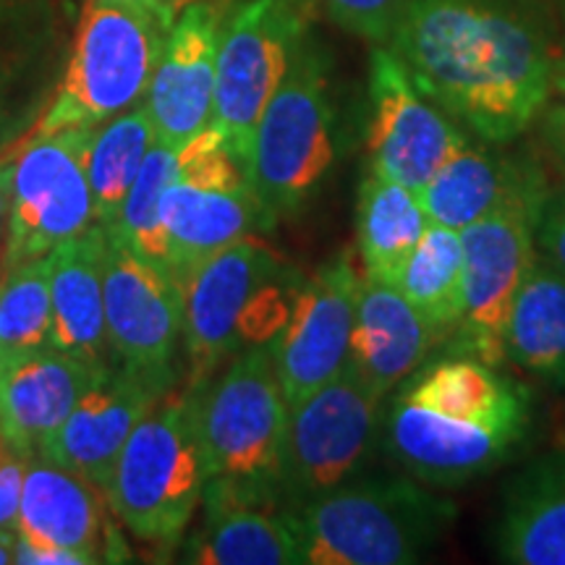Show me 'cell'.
<instances>
[{
  "mask_svg": "<svg viewBox=\"0 0 565 565\" xmlns=\"http://www.w3.org/2000/svg\"><path fill=\"white\" fill-rule=\"evenodd\" d=\"M387 47L471 137L508 145L553 95L557 51L519 0H406Z\"/></svg>",
  "mask_w": 565,
  "mask_h": 565,
  "instance_id": "1",
  "label": "cell"
},
{
  "mask_svg": "<svg viewBox=\"0 0 565 565\" xmlns=\"http://www.w3.org/2000/svg\"><path fill=\"white\" fill-rule=\"evenodd\" d=\"M526 385L469 353L422 364L387 406L385 450L406 475L456 490L511 461L532 435Z\"/></svg>",
  "mask_w": 565,
  "mask_h": 565,
  "instance_id": "2",
  "label": "cell"
},
{
  "mask_svg": "<svg viewBox=\"0 0 565 565\" xmlns=\"http://www.w3.org/2000/svg\"><path fill=\"white\" fill-rule=\"evenodd\" d=\"M286 515L301 565H412L450 532L458 505L412 475H359Z\"/></svg>",
  "mask_w": 565,
  "mask_h": 565,
  "instance_id": "3",
  "label": "cell"
},
{
  "mask_svg": "<svg viewBox=\"0 0 565 565\" xmlns=\"http://www.w3.org/2000/svg\"><path fill=\"white\" fill-rule=\"evenodd\" d=\"M301 282L299 270L257 236L192 267L181 280L189 385L207 380L238 351L270 343L291 315Z\"/></svg>",
  "mask_w": 565,
  "mask_h": 565,
  "instance_id": "4",
  "label": "cell"
},
{
  "mask_svg": "<svg viewBox=\"0 0 565 565\" xmlns=\"http://www.w3.org/2000/svg\"><path fill=\"white\" fill-rule=\"evenodd\" d=\"M338 160V113L330 61L312 32L259 116L246 181L267 225L291 221L312 204Z\"/></svg>",
  "mask_w": 565,
  "mask_h": 565,
  "instance_id": "5",
  "label": "cell"
},
{
  "mask_svg": "<svg viewBox=\"0 0 565 565\" xmlns=\"http://www.w3.org/2000/svg\"><path fill=\"white\" fill-rule=\"evenodd\" d=\"M186 387L192 393L207 482L280 505L278 477L288 404L270 343L238 351L225 370Z\"/></svg>",
  "mask_w": 565,
  "mask_h": 565,
  "instance_id": "6",
  "label": "cell"
},
{
  "mask_svg": "<svg viewBox=\"0 0 565 565\" xmlns=\"http://www.w3.org/2000/svg\"><path fill=\"white\" fill-rule=\"evenodd\" d=\"M175 19L121 0H87L53 100L30 137L95 129L145 100Z\"/></svg>",
  "mask_w": 565,
  "mask_h": 565,
  "instance_id": "7",
  "label": "cell"
},
{
  "mask_svg": "<svg viewBox=\"0 0 565 565\" xmlns=\"http://www.w3.org/2000/svg\"><path fill=\"white\" fill-rule=\"evenodd\" d=\"M207 479L186 387L168 391L134 427L103 494L137 540L171 550L200 508Z\"/></svg>",
  "mask_w": 565,
  "mask_h": 565,
  "instance_id": "8",
  "label": "cell"
},
{
  "mask_svg": "<svg viewBox=\"0 0 565 565\" xmlns=\"http://www.w3.org/2000/svg\"><path fill=\"white\" fill-rule=\"evenodd\" d=\"M160 221L168 238V267L179 286L202 259L270 228L242 162L212 124L175 152Z\"/></svg>",
  "mask_w": 565,
  "mask_h": 565,
  "instance_id": "9",
  "label": "cell"
},
{
  "mask_svg": "<svg viewBox=\"0 0 565 565\" xmlns=\"http://www.w3.org/2000/svg\"><path fill=\"white\" fill-rule=\"evenodd\" d=\"M383 398L351 364L288 408L278 494L282 511L362 475L380 435Z\"/></svg>",
  "mask_w": 565,
  "mask_h": 565,
  "instance_id": "10",
  "label": "cell"
},
{
  "mask_svg": "<svg viewBox=\"0 0 565 565\" xmlns=\"http://www.w3.org/2000/svg\"><path fill=\"white\" fill-rule=\"evenodd\" d=\"M550 192V181L534 183L461 231L463 312L450 351L490 366L505 364V320L536 257V228Z\"/></svg>",
  "mask_w": 565,
  "mask_h": 565,
  "instance_id": "11",
  "label": "cell"
},
{
  "mask_svg": "<svg viewBox=\"0 0 565 565\" xmlns=\"http://www.w3.org/2000/svg\"><path fill=\"white\" fill-rule=\"evenodd\" d=\"M315 0H246L228 13L217 47L212 126L246 168L265 105L312 24Z\"/></svg>",
  "mask_w": 565,
  "mask_h": 565,
  "instance_id": "12",
  "label": "cell"
},
{
  "mask_svg": "<svg viewBox=\"0 0 565 565\" xmlns=\"http://www.w3.org/2000/svg\"><path fill=\"white\" fill-rule=\"evenodd\" d=\"M92 129L38 134L13 160L11 204L0 265L47 257L95 223L87 173Z\"/></svg>",
  "mask_w": 565,
  "mask_h": 565,
  "instance_id": "13",
  "label": "cell"
},
{
  "mask_svg": "<svg viewBox=\"0 0 565 565\" xmlns=\"http://www.w3.org/2000/svg\"><path fill=\"white\" fill-rule=\"evenodd\" d=\"M366 100V168L416 194L471 141V134L412 79L387 45L372 47Z\"/></svg>",
  "mask_w": 565,
  "mask_h": 565,
  "instance_id": "14",
  "label": "cell"
},
{
  "mask_svg": "<svg viewBox=\"0 0 565 565\" xmlns=\"http://www.w3.org/2000/svg\"><path fill=\"white\" fill-rule=\"evenodd\" d=\"M105 333L113 362L173 380L183 345L179 280L139 257L108 228L105 246Z\"/></svg>",
  "mask_w": 565,
  "mask_h": 565,
  "instance_id": "15",
  "label": "cell"
},
{
  "mask_svg": "<svg viewBox=\"0 0 565 565\" xmlns=\"http://www.w3.org/2000/svg\"><path fill=\"white\" fill-rule=\"evenodd\" d=\"M362 270L351 252H338L301 282L291 315L270 341L275 372L291 408L349 364Z\"/></svg>",
  "mask_w": 565,
  "mask_h": 565,
  "instance_id": "16",
  "label": "cell"
},
{
  "mask_svg": "<svg viewBox=\"0 0 565 565\" xmlns=\"http://www.w3.org/2000/svg\"><path fill=\"white\" fill-rule=\"evenodd\" d=\"M228 13L231 0H192L173 21L145 95L158 141L181 147L212 124L217 47Z\"/></svg>",
  "mask_w": 565,
  "mask_h": 565,
  "instance_id": "17",
  "label": "cell"
},
{
  "mask_svg": "<svg viewBox=\"0 0 565 565\" xmlns=\"http://www.w3.org/2000/svg\"><path fill=\"white\" fill-rule=\"evenodd\" d=\"M173 380L118 364L105 366L66 422L42 448V458L74 471L105 492L113 463L145 414L171 391Z\"/></svg>",
  "mask_w": 565,
  "mask_h": 565,
  "instance_id": "18",
  "label": "cell"
},
{
  "mask_svg": "<svg viewBox=\"0 0 565 565\" xmlns=\"http://www.w3.org/2000/svg\"><path fill=\"white\" fill-rule=\"evenodd\" d=\"M103 370L51 345L0 364V440L26 458L42 456Z\"/></svg>",
  "mask_w": 565,
  "mask_h": 565,
  "instance_id": "19",
  "label": "cell"
},
{
  "mask_svg": "<svg viewBox=\"0 0 565 565\" xmlns=\"http://www.w3.org/2000/svg\"><path fill=\"white\" fill-rule=\"evenodd\" d=\"M437 343L433 324L393 282L362 273L349 364L380 398L404 385Z\"/></svg>",
  "mask_w": 565,
  "mask_h": 565,
  "instance_id": "20",
  "label": "cell"
},
{
  "mask_svg": "<svg viewBox=\"0 0 565 565\" xmlns=\"http://www.w3.org/2000/svg\"><path fill=\"white\" fill-rule=\"evenodd\" d=\"M471 139L437 171L419 200L429 223L461 233L534 183L550 181L545 162L532 152H503Z\"/></svg>",
  "mask_w": 565,
  "mask_h": 565,
  "instance_id": "21",
  "label": "cell"
},
{
  "mask_svg": "<svg viewBox=\"0 0 565 565\" xmlns=\"http://www.w3.org/2000/svg\"><path fill=\"white\" fill-rule=\"evenodd\" d=\"M105 246L108 228L92 223L51 252V338L47 345L95 366L113 353L105 333Z\"/></svg>",
  "mask_w": 565,
  "mask_h": 565,
  "instance_id": "22",
  "label": "cell"
},
{
  "mask_svg": "<svg viewBox=\"0 0 565 565\" xmlns=\"http://www.w3.org/2000/svg\"><path fill=\"white\" fill-rule=\"evenodd\" d=\"M492 547L511 565H565V448L536 456L505 484Z\"/></svg>",
  "mask_w": 565,
  "mask_h": 565,
  "instance_id": "23",
  "label": "cell"
},
{
  "mask_svg": "<svg viewBox=\"0 0 565 565\" xmlns=\"http://www.w3.org/2000/svg\"><path fill=\"white\" fill-rule=\"evenodd\" d=\"M204 524L183 561L196 565H301L299 540L280 505L207 482L202 494Z\"/></svg>",
  "mask_w": 565,
  "mask_h": 565,
  "instance_id": "24",
  "label": "cell"
},
{
  "mask_svg": "<svg viewBox=\"0 0 565 565\" xmlns=\"http://www.w3.org/2000/svg\"><path fill=\"white\" fill-rule=\"evenodd\" d=\"M97 487L63 466L34 456L26 463L19 503V534L105 561L103 503Z\"/></svg>",
  "mask_w": 565,
  "mask_h": 565,
  "instance_id": "25",
  "label": "cell"
},
{
  "mask_svg": "<svg viewBox=\"0 0 565 565\" xmlns=\"http://www.w3.org/2000/svg\"><path fill=\"white\" fill-rule=\"evenodd\" d=\"M505 362L553 387H565V275L540 254L508 312Z\"/></svg>",
  "mask_w": 565,
  "mask_h": 565,
  "instance_id": "26",
  "label": "cell"
},
{
  "mask_svg": "<svg viewBox=\"0 0 565 565\" xmlns=\"http://www.w3.org/2000/svg\"><path fill=\"white\" fill-rule=\"evenodd\" d=\"M51 26L38 0H0V152L40 121Z\"/></svg>",
  "mask_w": 565,
  "mask_h": 565,
  "instance_id": "27",
  "label": "cell"
},
{
  "mask_svg": "<svg viewBox=\"0 0 565 565\" xmlns=\"http://www.w3.org/2000/svg\"><path fill=\"white\" fill-rule=\"evenodd\" d=\"M429 228L419 194L366 168L356 204V246L362 273L391 282Z\"/></svg>",
  "mask_w": 565,
  "mask_h": 565,
  "instance_id": "28",
  "label": "cell"
},
{
  "mask_svg": "<svg viewBox=\"0 0 565 565\" xmlns=\"http://www.w3.org/2000/svg\"><path fill=\"white\" fill-rule=\"evenodd\" d=\"M391 282L433 324L440 343L454 338L463 312L461 233L429 223Z\"/></svg>",
  "mask_w": 565,
  "mask_h": 565,
  "instance_id": "29",
  "label": "cell"
},
{
  "mask_svg": "<svg viewBox=\"0 0 565 565\" xmlns=\"http://www.w3.org/2000/svg\"><path fill=\"white\" fill-rule=\"evenodd\" d=\"M154 145V126L145 100L95 126L87 147V173L95 223L113 225Z\"/></svg>",
  "mask_w": 565,
  "mask_h": 565,
  "instance_id": "30",
  "label": "cell"
},
{
  "mask_svg": "<svg viewBox=\"0 0 565 565\" xmlns=\"http://www.w3.org/2000/svg\"><path fill=\"white\" fill-rule=\"evenodd\" d=\"M51 254L3 270L0 278V364L45 349L51 338Z\"/></svg>",
  "mask_w": 565,
  "mask_h": 565,
  "instance_id": "31",
  "label": "cell"
},
{
  "mask_svg": "<svg viewBox=\"0 0 565 565\" xmlns=\"http://www.w3.org/2000/svg\"><path fill=\"white\" fill-rule=\"evenodd\" d=\"M175 152H179V147L154 139L145 166H141L137 181L126 196L121 215L113 225H105L118 238H124L139 257H145L147 263L166 273H171V267H168V238L160 221V202L166 186L173 179Z\"/></svg>",
  "mask_w": 565,
  "mask_h": 565,
  "instance_id": "32",
  "label": "cell"
},
{
  "mask_svg": "<svg viewBox=\"0 0 565 565\" xmlns=\"http://www.w3.org/2000/svg\"><path fill=\"white\" fill-rule=\"evenodd\" d=\"M406 0H315V9L341 26L345 34L387 45Z\"/></svg>",
  "mask_w": 565,
  "mask_h": 565,
  "instance_id": "33",
  "label": "cell"
},
{
  "mask_svg": "<svg viewBox=\"0 0 565 565\" xmlns=\"http://www.w3.org/2000/svg\"><path fill=\"white\" fill-rule=\"evenodd\" d=\"M26 463L30 458L0 440V529H9V532H19V503Z\"/></svg>",
  "mask_w": 565,
  "mask_h": 565,
  "instance_id": "34",
  "label": "cell"
},
{
  "mask_svg": "<svg viewBox=\"0 0 565 565\" xmlns=\"http://www.w3.org/2000/svg\"><path fill=\"white\" fill-rule=\"evenodd\" d=\"M536 254L565 275V183L550 192L536 228Z\"/></svg>",
  "mask_w": 565,
  "mask_h": 565,
  "instance_id": "35",
  "label": "cell"
},
{
  "mask_svg": "<svg viewBox=\"0 0 565 565\" xmlns=\"http://www.w3.org/2000/svg\"><path fill=\"white\" fill-rule=\"evenodd\" d=\"M13 563H19V565H92V557L74 553V550L58 547V545H47V542L30 540V536L17 532Z\"/></svg>",
  "mask_w": 565,
  "mask_h": 565,
  "instance_id": "36",
  "label": "cell"
},
{
  "mask_svg": "<svg viewBox=\"0 0 565 565\" xmlns=\"http://www.w3.org/2000/svg\"><path fill=\"white\" fill-rule=\"evenodd\" d=\"M536 129H540L542 147H545L547 158L561 168L565 175V103L547 105L542 116L536 118Z\"/></svg>",
  "mask_w": 565,
  "mask_h": 565,
  "instance_id": "37",
  "label": "cell"
},
{
  "mask_svg": "<svg viewBox=\"0 0 565 565\" xmlns=\"http://www.w3.org/2000/svg\"><path fill=\"white\" fill-rule=\"evenodd\" d=\"M11 181H13V160H0V228H3L6 217H9Z\"/></svg>",
  "mask_w": 565,
  "mask_h": 565,
  "instance_id": "38",
  "label": "cell"
},
{
  "mask_svg": "<svg viewBox=\"0 0 565 565\" xmlns=\"http://www.w3.org/2000/svg\"><path fill=\"white\" fill-rule=\"evenodd\" d=\"M121 3L145 6V9H154V11H162V13H171V17H179V13L186 9L192 0H121Z\"/></svg>",
  "mask_w": 565,
  "mask_h": 565,
  "instance_id": "39",
  "label": "cell"
},
{
  "mask_svg": "<svg viewBox=\"0 0 565 565\" xmlns=\"http://www.w3.org/2000/svg\"><path fill=\"white\" fill-rule=\"evenodd\" d=\"M13 545H17V532L0 529V565L13 563Z\"/></svg>",
  "mask_w": 565,
  "mask_h": 565,
  "instance_id": "40",
  "label": "cell"
},
{
  "mask_svg": "<svg viewBox=\"0 0 565 565\" xmlns=\"http://www.w3.org/2000/svg\"><path fill=\"white\" fill-rule=\"evenodd\" d=\"M553 92L565 100V42L563 47L557 51V58H555V74H553Z\"/></svg>",
  "mask_w": 565,
  "mask_h": 565,
  "instance_id": "41",
  "label": "cell"
}]
</instances>
